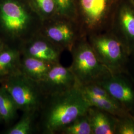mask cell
I'll list each match as a JSON object with an SVG mask.
<instances>
[{"instance_id": "obj_1", "label": "cell", "mask_w": 134, "mask_h": 134, "mask_svg": "<svg viewBox=\"0 0 134 134\" xmlns=\"http://www.w3.org/2000/svg\"><path fill=\"white\" fill-rule=\"evenodd\" d=\"M90 106L79 86L45 97L39 110L36 128L42 134L60 133L67 125L87 113Z\"/></svg>"}, {"instance_id": "obj_2", "label": "cell", "mask_w": 134, "mask_h": 134, "mask_svg": "<svg viewBox=\"0 0 134 134\" xmlns=\"http://www.w3.org/2000/svg\"><path fill=\"white\" fill-rule=\"evenodd\" d=\"M120 0H75L77 21L88 37L109 30Z\"/></svg>"}, {"instance_id": "obj_3", "label": "cell", "mask_w": 134, "mask_h": 134, "mask_svg": "<svg viewBox=\"0 0 134 134\" xmlns=\"http://www.w3.org/2000/svg\"><path fill=\"white\" fill-rule=\"evenodd\" d=\"M1 25L19 50L28 39L39 32L41 20L34 19L17 1L8 0L1 7Z\"/></svg>"}, {"instance_id": "obj_4", "label": "cell", "mask_w": 134, "mask_h": 134, "mask_svg": "<svg viewBox=\"0 0 134 134\" xmlns=\"http://www.w3.org/2000/svg\"><path fill=\"white\" fill-rule=\"evenodd\" d=\"M70 52L72 63L69 68L79 86L97 83L111 73L96 56L86 37L79 39Z\"/></svg>"}, {"instance_id": "obj_5", "label": "cell", "mask_w": 134, "mask_h": 134, "mask_svg": "<svg viewBox=\"0 0 134 134\" xmlns=\"http://www.w3.org/2000/svg\"><path fill=\"white\" fill-rule=\"evenodd\" d=\"M87 38L96 56L111 73L130 74V56L123 44L111 30Z\"/></svg>"}, {"instance_id": "obj_6", "label": "cell", "mask_w": 134, "mask_h": 134, "mask_svg": "<svg viewBox=\"0 0 134 134\" xmlns=\"http://www.w3.org/2000/svg\"><path fill=\"white\" fill-rule=\"evenodd\" d=\"M2 86L14 99L19 110L38 112L45 98L38 82L21 72L2 80Z\"/></svg>"}, {"instance_id": "obj_7", "label": "cell", "mask_w": 134, "mask_h": 134, "mask_svg": "<svg viewBox=\"0 0 134 134\" xmlns=\"http://www.w3.org/2000/svg\"><path fill=\"white\" fill-rule=\"evenodd\" d=\"M60 17L43 20L39 32L63 51L71 52L77 41L86 36L76 20Z\"/></svg>"}, {"instance_id": "obj_8", "label": "cell", "mask_w": 134, "mask_h": 134, "mask_svg": "<svg viewBox=\"0 0 134 134\" xmlns=\"http://www.w3.org/2000/svg\"><path fill=\"white\" fill-rule=\"evenodd\" d=\"M123 44L130 56L134 55V4L131 0H120L110 29Z\"/></svg>"}, {"instance_id": "obj_9", "label": "cell", "mask_w": 134, "mask_h": 134, "mask_svg": "<svg viewBox=\"0 0 134 134\" xmlns=\"http://www.w3.org/2000/svg\"><path fill=\"white\" fill-rule=\"evenodd\" d=\"M130 74L110 73L97 83L104 88L125 110L134 116V83Z\"/></svg>"}, {"instance_id": "obj_10", "label": "cell", "mask_w": 134, "mask_h": 134, "mask_svg": "<svg viewBox=\"0 0 134 134\" xmlns=\"http://www.w3.org/2000/svg\"><path fill=\"white\" fill-rule=\"evenodd\" d=\"M38 83L45 96L59 94L78 86L70 68L63 67L60 63L54 65Z\"/></svg>"}, {"instance_id": "obj_11", "label": "cell", "mask_w": 134, "mask_h": 134, "mask_svg": "<svg viewBox=\"0 0 134 134\" xmlns=\"http://www.w3.org/2000/svg\"><path fill=\"white\" fill-rule=\"evenodd\" d=\"M21 55L54 64L60 63L62 50L52 43L39 32L24 42L19 49Z\"/></svg>"}, {"instance_id": "obj_12", "label": "cell", "mask_w": 134, "mask_h": 134, "mask_svg": "<svg viewBox=\"0 0 134 134\" xmlns=\"http://www.w3.org/2000/svg\"><path fill=\"white\" fill-rule=\"evenodd\" d=\"M87 114L92 134H115L118 117L92 106L89 107Z\"/></svg>"}, {"instance_id": "obj_13", "label": "cell", "mask_w": 134, "mask_h": 134, "mask_svg": "<svg viewBox=\"0 0 134 134\" xmlns=\"http://www.w3.org/2000/svg\"><path fill=\"white\" fill-rule=\"evenodd\" d=\"M55 64L35 58L21 55L20 72L29 78L39 82Z\"/></svg>"}, {"instance_id": "obj_14", "label": "cell", "mask_w": 134, "mask_h": 134, "mask_svg": "<svg viewBox=\"0 0 134 134\" xmlns=\"http://www.w3.org/2000/svg\"><path fill=\"white\" fill-rule=\"evenodd\" d=\"M21 54L19 50L4 47L0 52V79L2 80L20 72Z\"/></svg>"}, {"instance_id": "obj_15", "label": "cell", "mask_w": 134, "mask_h": 134, "mask_svg": "<svg viewBox=\"0 0 134 134\" xmlns=\"http://www.w3.org/2000/svg\"><path fill=\"white\" fill-rule=\"evenodd\" d=\"M83 95L90 106L103 110L116 117L134 116L125 110L111 96H93L85 94Z\"/></svg>"}, {"instance_id": "obj_16", "label": "cell", "mask_w": 134, "mask_h": 134, "mask_svg": "<svg viewBox=\"0 0 134 134\" xmlns=\"http://www.w3.org/2000/svg\"><path fill=\"white\" fill-rule=\"evenodd\" d=\"M38 112H23L19 121L8 130V134H31L37 131L36 120Z\"/></svg>"}, {"instance_id": "obj_17", "label": "cell", "mask_w": 134, "mask_h": 134, "mask_svg": "<svg viewBox=\"0 0 134 134\" xmlns=\"http://www.w3.org/2000/svg\"><path fill=\"white\" fill-rule=\"evenodd\" d=\"M19 110L14 99L5 88H0V115L5 123L14 120Z\"/></svg>"}, {"instance_id": "obj_18", "label": "cell", "mask_w": 134, "mask_h": 134, "mask_svg": "<svg viewBox=\"0 0 134 134\" xmlns=\"http://www.w3.org/2000/svg\"><path fill=\"white\" fill-rule=\"evenodd\" d=\"M62 134H92L91 125L87 114L78 117L64 128L60 132Z\"/></svg>"}, {"instance_id": "obj_19", "label": "cell", "mask_w": 134, "mask_h": 134, "mask_svg": "<svg viewBox=\"0 0 134 134\" xmlns=\"http://www.w3.org/2000/svg\"><path fill=\"white\" fill-rule=\"evenodd\" d=\"M34 7L40 15L42 21L53 17L57 12L54 0H31Z\"/></svg>"}, {"instance_id": "obj_20", "label": "cell", "mask_w": 134, "mask_h": 134, "mask_svg": "<svg viewBox=\"0 0 134 134\" xmlns=\"http://www.w3.org/2000/svg\"><path fill=\"white\" fill-rule=\"evenodd\" d=\"M59 16L77 21L75 0H54Z\"/></svg>"}, {"instance_id": "obj_21", "label": "cell", "mask_w": 134, "mask_h": 134, "mask_svg": "<svg viewBox=\"0 0 134 134\" xmlns=\"http://www.w3.org/2000/svg\"><path fill=\"white\" fill-rule=\"evenodd\" d=\"M115 134H134V116L118 118Z\"/></svg>"}, {"instance_id": "obj_22", "label": "cell", "mask_w": 134, "mask_h": 134, "mask_svg": "<svg viewBox=\"0 0 134 134\" xmlns=\"http://www.w3.org/2000/svg\"><path fill=\"white\" fill-rule=\"evenodd\" d=\"M4 48V47L3 45L0 42V52L3 49V48Z\"/></svg>"}, {"instance_id": "obj_23", "label": "cell", "mask_w": 134, "mask_h": 134, "mask_svg": "<svg viewBox=\"0 0 134 134\" xmlns=\"http://www.w3.org/2000/svg\"><path fill=\"white\" fill-rule=\"evenodd\" d=\"M131 1L133 2V3L134 4V0H131Z\"/></svg>"}, {"instance_id": "obj_24", "label": "cell", "mask_w": 134, "mask_h": 134, "mask_svg": "<svg viewBox=\"0 0 134 134\" xmlns=\"http://www.w3.org/2000/svg\"><path fill=\"white\" fill-rule=\"evenodd\" d=\"M2 119V118H1V115H0V120H1Z\"/></svg>"}, {"instance_id": "obj_25", "label": "cell", "mask_w": 134, "mask_h": 134, "mask_svg": "<svg viewBox=\"0 0 134 134\" xmlns=\"http://www.w3.org/2000/svg\"><path fill=\"white\" fill-rule=\"evenodd\" d=\"M1 81H2V80L0 79V82H1Z\"/></svg>"}]
</instances>
